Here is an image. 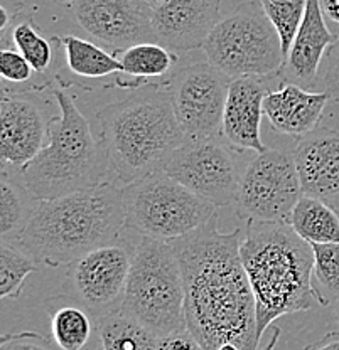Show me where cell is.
Instances as JSON below:
<instances>
[{"instance_id": "obj_20", "label": "cell", "mask_w": 339, "mask_h": 350, "mask_svg": "<svg viewBox=\"0 0 339 350\" xmlns=\"http://www.w3.org/2000/svg\"><path fill=\"white\" fill-rule=\"evenodd\" d=\"M45 308L51 320V337L60 350H85L93 337V313L78 298L66 295L47 298Z\"/></svg>"}, {"instance_id": "obj_21", "label": "cell", "mask_w": 339, "mask_h": 350, "mask_svg": "<svg viewBox=\"0 0 339 350\" xmlns=\"http://www.w3.org/2000/svg\"><path fill=\"white\" fill-rule=\"evenodd\" d=\"M287 222L309 244L339 243V216L323 199L302 196Z\"/></svg>"}, {"instance_id": "obj_34", "label": "cell", "mask_w": 339, "mask_h": 350, "mask_svg": "<svg viewBox=\"0 0 339 350\" xmlns=\"http://www.w3.org/2000/svg\"><path fill=\"white\" fill-rule=\"evenodd\" d=\"M304 350H339V330L329 332L314 344L305 345Z\"/></svg>"}, {"instance_id": "obj_11", "label": "cell", "mask_w": 339, "mask_h": 350, "mask_svg": "<svg viewBox=\"0 0 339 350\" xmlns=\"http://www.w3.org/2000/svg\"><path fill=\"white\" fill-rule=\"evenodd\" d=\"M231 78L211 63H196L174 72L167 93L188 138H218Z\"/></svg>"}, {"instance_id": "obj_8", "label": "cell", "mask_w": 339, "mask_h": 350, "mask_svg": "<svg viewBox=\"0 0 339 350\" xmlns=\"http://www.w3.org/2000/svg\"><path fill=\"white\" fill-rule=\"evenodd\" d=\"M208 63L231 79L273 78L286 68L279 34L257 0L242 3L220 21L203 46Z\"/></svg>"}, {"instance_id": "obj_18", "label": "cell", "mask_w": 339, "mask_h": 350, "mask_svg": "<svg viewBox=\"0 0 339 350\" xmlns=\"http://www.w3.org/2000/svg\"><path fill=\"white\" fill-rule=\"evenodd\" d=\"M329 96L307 91L295 83L272 90L264 100V115L279 133L304 137L317 129Z\"/></svg>"}, {"instance_id": "obj_5", "label": "cell", "mask_w": 339, "mask_h": 350, "mask_svg": "<svg viewBox=\"0 0 339 350\" xmlns=\"http://www.w3.org/2000/svg\"><path fill=\"white\" fill-rule=\"evenodd\" d=\"M61 115L49 125L47 144L21 169L25 191L36 200L88 191L103 184L110 170L103 140L95 137L91 125L73 98L54 91Z\"/></svg>"}, {"instance_id": "obj_22", "label": "cell", "mask_w": 339, "mask_h": 350, "mask_svg": "<svg viewBox=\"0 0 339 350\" xmlns=\"http://www.w3.org/2000/svg\"><path fill=\"white\" fill-rule=\"evenodd\" d=\"M103 350H158L160 338L151 328L118 310L97 322Z\"/></svg>"}, {"instance_id": "obj_2", "label": "cell", "mask_w": 339, "mask_h": 350, "mask_svg": "<svg viewBox=\"0 0 339 350\" xmlns=\"http://www.w3.org/2000/svg\"><path fill=\"white\" fill-rule=\"evenodd\" d=\"M123 229V189L103 182L88 191L41 200L12 238L32 260L56 268L116 243Z\"/></svg>"}, {"instance_id": "obj_12", "label": "cell", "mask_w": 339, "mask_h": 350, "mask_svg": "<svg viewBox=\"0 0 339 350\" xmlns=\"http://www.w3.org/2000/svg\"><path fill=\"white\" fill-rule=\"evenodd\" d=\"M134 247L120 243L97 247L68 266L73 291L97 322L118 312L125 298Z\"/></svg>"}, {"instance_id": "obj_13", "label": "cell", "mask_w": 339, "mask_h": 350, "mask_svg": "<svg viewBox=\"0 0 339 350\" xmlns=\"http://www.w3.org/2000/svg\"><path fill=\"white\" fill-rule=\"evenodd\" d=\"M71 7L78 24L113 54L137 44L158 42L154 9L145 0H76Z\"/></svg>"}, {"instance_id": "obj_10", "label": "cell", "mask_w": 339, "mask_h": 350, "mask_svg": "<svg viewBox=\"0 0 339 350\" xmlns=\"http://www.w3.org/2000/svg\"><path fill=\"white\" fill-rule=\"evenodd\" d=\"M235 150L216 138H188L162 170L216 207L229 206L238 199L245 174Z\"/></svg>"}, {"instance_id": "obj_27", "label": "cell", "mask_w": 339, "mask_h": 350, "mask_svg": "<svg viewBox=\"0 0 339 350\" xmlns=\"http://www.w3.org/2000/svg\"><path fill=\"white\" fill-rule=\"evenodd\" d=\"M38 269L36 261L16 246H0V297L19 298L24 282Z\"/></svg>"}, {"instance_id": "obj_25", "label": "cell", "mask_w": 339, "mask_h": 350, "mask_svg": "<svg viewBox=\"0 0 339 350\" xmlns=\"http://www.w3.org/2000/svg\"><path fill=\"white\" fill-rule=\"evenodd\" d=\"M314 251L311 286L317 304L323 306L339 301V243L311 244Z\"/></svg>"}, {"instance_id": "obj_31", "label": "cell", "mask_w": 339, "mask_h": 350, "mask_svg": "<svg viewBox=\"0 0 339 350\" xmlns=\"http://www.w3.org/2000/svg\"><path fill=\"white\" fill-rule=\"evenodd\" d=\"M321 68H323L321 81H323L324 93L329 96L331 101L339 103V34L336 42L327 49Z\"/></svg>"}, {"instance_id": "obj_4", "label": "cell", "mask_w": 339, "mask_h": 350, "mask_svg": "<svg viewBox=\"0 0 339 350\" xmlns=\"http://www.w3.org/2000/svg\"><path fill=\"white\" fill-rule=\"evenodd\" d=\"M110 170L123 185L164 169L188 140L167 90L145 88L97 115Z\"/></svg>"}, {"instance_id": "obj_30", "label": "cell", "mask_w": 339, "mask_h": 350, "mask_svg": "<svg viewBox=\"0 0 339 350\" xmlns=\"http://www.w3.org/2000/svg\"><path fill=\"white\" fill-rule=\"evenodd\" d=\"M32 66L19 51L2 49L0 51V76L5 81L24 83L31 79Z\"/></svg>"}, {"instance_id": "obj_24", "label": "cell", "mask_w": 339, "mask_h": 350, "mask_svg": "<svg viewBox=\"0 0 339 350\" xmlns=\"http://www.w3.org/2000/svg\"><path fill=\"white\" fill-rule=\"evenodd\" d=\"M122 72L140 81L147 78H160L173 69L176 57L159 42H144L120 53Z\"/></svg>"}, {"instance_id": "obj_3", "label": "cell", "mask_w": 339, "mask_h": 350, "mask_svg": "<svg viewBox=\"0 0 339 350\" xmlns=\"http://www.w3.org/2000/svg\"><path fill=\"white\" fill-rule=\"evenodd\" d=\"M240 253L253 290L258 337L280 317L311 308L314 251L289 222L247 221Z\"/></svg>"}, {"instance_id": "obj_1", "label": "cell", "mask_w": 339, "mask_h": 350, "mask_svg": "<svg viewBox=\"0 0 339 350\" xmlns=\"http://www.w3.org/2000/svg\"><path fill=\"white\" fill-rule=\"evenodd\" d=\"M243 231L221 232L218 214L171 241L186 290V327L204 350H258L253 290L240 253Z\"/></svg>"}, {"instance_id": "obj_15", "label": "cell", "mask_w": 339, "mask_h": 350, "mask_svg": "<svg viewBox=\"0 0 339 350\" xmlns=\"http://www.w3.org/2000/svg\"><path fill=\"white\" fill-rule=\"evenodd\" d=\"M45 109L21 94H3L0 105V159L23 169L45 147L49 135Z\"/></svg>"}, {"instance_id": "obj_14", "label": "cell", "mask_w": 339, "mask_h": 350, "mask_svg": "<svg viewBox=\"0 0 339 350\" xmlns=\"http://www.w3.org/2000/svg\"><path fill=\"white\" fill-rule=\"evenodd\" d=\"M223 0H169L154 9L152 25L160 46L171 53L201 49L220 22Z\"/></svg>"}, {"instance_id": "obj_32", "label": "cell", "mask_w": 339, "mask_h": 350, "mask_svg": "<svg viewBox=\"0 0 339 350\" xmlns=\"http://www.w3.org/2000/svg\"><path fill=\"white\" fill-rule=\"evenodd\" d=\"M0 350H53L51 342L36 332L7 334L2 337Z\"/></svg>"}, {"instance_id": "obj_23", "label": "cell", "mask_w": 339, "mask_h": 350, "mask_svg": "<svg viewBox=\"0 0 339 350\" xmlns=\"http://www.w3.org/2000/svg\"><path fill=\"white\" fill-rule=\"evenodd\" d=\"M66 54L69 71L81 78L97 79L122 72V63L113 53L101 49L97 44L85 41L76 36H64L61 39Z\"/></svg>"}, {"instance_id": "obj_19", "label": "cell", "mask_w": 339, "mask_h": 350, "mask_svg": "<svg viewBox=\"0 0 339 350\" xmlns=\"http://www.w3.org/2000/svg\"><path fill=\"white\" fill-rule=\"evenodd\" d=\"M336 39L338 34H333L324 22L321 0H307L304 19L287 57V75L295 79L299 86L314 85L324 56Z\"/></svg>"}, {"instance_id": "obj_38", "label": "cell", "mask_w": 339, "mask_h": 350, "mask_svg": "<svg viewBox=\"0 0 339 350\" xmlns=\"http://www.w3.org/2000/svg\"><path fill=\"white\" fill-rule=\"evenodd\" d=\"M49 2H54V3H75L76 0H49Z\"/></svg>"}, {"instance_id": "obj_35", "label": "cell", "mask_w": 339, "mask_h": 350, "mask_svg": "<svg viewBox=\"0 0 339 350\" xmlns=\"http://www.w3.org/2000/svg\"><path fill=\"white\" fill-rule=\"evenodd\" d=\"M321 7H323L324 16L339 25V0H321Z\"/></svg>"}, {"instance_id": "obj_6", "label": "cell", "mask_w": 339, "mask_h": 350, "mask_svg": "<svg viewBox=\"0 0 339 350\" xmlns=\"http://www.w3.org/2000/svg\"><path fill=\"white\" fill-rule=\"evenodd\" d=\"M122 312L159 338L186 330V290L171 241L142 238L134 246Z\"/></svg>"}, {"instance_id": "obj_7", "label": "cell", "mask_w": 339, "mask_h": 350, "mask_svg": "<svg viewBox=\"0 0 339 350\" xmlns=\"http://www.w3.org/2000/svg\"><path fill=\"white\" fill-rule=\"evenodd\" d=\"M216 216V206L164 170L123 185V224L142 238L176 241Z\"/></svg>"}, {"instance_id": "obj_17", "label": "cell", "mask_w": 339, "mask_h": 350, "mask_svg": "<svg viewBox=\"0 0 339 350\" xmlns=\"http://www.w3.org/2000/svg\"><path fill=\"white\" fill-rule=\"evenodd\" d=\"M302 194L339 200V131L317 126L301 137L294 150Z\"/></svg>"}, {"instance_id": "obj_39", "label": "cell", "mask_w": 339, "mask_h": 350, "mask_svg": "<svg viewBox=\"0 0 339 350\" xmlns=\"http://www.w3.org/2000/svg\"><path fill=\"white\" fill-rule=\"evenodd\" d=\"M336 319H338V322H339V301L336 304Z\"/></svg>"}, {"instance_id": "obj_28", "label": "cell", "mask_w": 339, "mask_h": 350, "mask_svg": "<svg viewBox=\"0 0 339 350\" xmlns=\"http://www.w3.org/2000/svg\"><path fill=\"white\" fill-rule=\"evenodd\" d=\"M12 41L17 51L29 61L36 72H45L53 61V49L47 39L42 38L31 19L21 21L12 29Z\"/></svg>"}, {"instance_id": "obj_29", "label": "cell", "mask_w": 339, "mask_h": 350, "mask_svg": "<svg viewBox=\"0 0 339 350\" xmlns=\"http://www.w3.org/2000/svg\"><path fill=\"white\" fill-rule=\"evenodd\" d=\"M29 214L25 204L21 197L19 187L10 180L9 175L3 174L0 180V232L2 236H16L24 222L27 221Z\"/></svg>"}, {"instance_id": "obj_26", "label": "cell", "mask_w": 339, "mask_h": 350, "mask_svg": "<svg viewBox=\"0 0 339 350\" xmlns=\"http://www.w3.org/2000/svg\"><path fill=\"white\" fill-rule=\"evenodd\" d=\"M257 2L275 27L282 42L284 56L287 59L301 22L304 19L307 0H257Z\"/></svg>"}, {"instance_id": "obj_16", "label": "cell", "mask_w": 339, "mask_h": 350, "mask_svg": "<svg viewBox=\"0 0 339 350\" xmlns=\"http://www.w3.org/2000/svg\"><path fill=\"white\" fill-rule=\"evenodd\" d=\"M277 78V76H273ZM257 76H243L231 79L223 115L221 137L236 150H267L260 137V123L264 116V100L268 90V79Z\"/></svg>"}, {"instance_id": "obj_9", "label": "cell", "mask_w": 339, "mask_h": 350, "mask_svg": "<svg viewBox=\"0 0 339 350\" xmlns=\"http://www.w3.org/2000/svg\"><path fill=\"white\" fill-rule=\"evenodd\" d=\"M302 196L294 152L267 148L247 165L236 214L247 221L287 222Z\"/></svg>"}, {"instance_id": "obj_36", "label": "cell", "mask_w": 339, "mask_h": 350, "mask_svg": "<svg viewBox=\"0 0 339 350\" xmlns=\"http://www.w3.org/2000/svg\"><path fill=\"white\" fill-rule=\"evenodd\" d=\"M9 24V12L3 7H0V29H5Z\"/></svg>"}, {"instance_id": "obj_37", "label": "cell", "mask_w": 339, "mask_h": 350, "mask_svg": "<svg viewBox=\"0 0 339 350\" xmlns=\"http://www.w3.org/2000/svg\"><path fill=\"white\" fill-rule=\"evenodd\" d=\"M145 2L149 3V5L152 7V9H158V7H160L162 5V3H166V2H169V0H145Z\"/></svg>"}, {"instance_id": "obj_33", "label": "cell", "mask_w": 339, "mask_h": 350, "mask_svg": "<svg viewBox=\"0 0 339 350\" xmlns=\"http://www.w3.org/2000/svg\"><path fill=\"white\" fill-rule=\"evenodd\" d=\"M158 350H204L199 342L191 335V332L186 330L174 332L167 337L160 338Z\"/></svg>"}]
</instances>
